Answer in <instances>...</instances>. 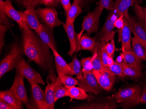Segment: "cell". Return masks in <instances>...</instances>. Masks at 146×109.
Here are the masks:
<instances>
[{
	"label": "cell",
	"mask_w": 146,
	"mask_h": 109,
	"mask_svg": "<svg viewBox=\"0 0 146 109\" xmlns=\"http://www.w3.org/2000/svg\"><path fill=\"white\" fill-rule=\"evenodd\" d=\"M21 30L24 54L49 74H54V64L50 52V49L42 41L36 31L30 28Z\"/></svg>",
	"instance_id": "cell-1"
},
{
	"label": "cell",
	"mask_w": 146,
	"mask_h": 109,
	"mask_svg": "<svg viewBox=\"0 0 146 109\" xmlns=\"http://www.w3.org/2000/svg\"><path fill=\"white\" fill-rule=\"evenodd\" d=\"M142 88L137 84L117 92L113 97L116 104L124 109L134 107L141 103Z\"/></svg>",
	"instance_id": "cell-2"
},
{
	"label": "cell",
	"mask_w": 146,
	"mask_h": 109,
	"mask_svg": "<svg viewBox=\"0 0 146 109\" xmlns=\"http://www.w3.org/2000/svg\"><path fill=\"white\" fill-rule=\"evenodd\" d=\"M24 53L23 46H20L16 40L12 43L9 52L0 63V78L15 68L19 60L23 57Z\"/></svg>",
	"instance_id": "cell-3"
},
{
	"label": "cell",
	"mask_w": 146,
	"mask_h": 109,
	"mask_svg": "<svg viewBox=\"0 0 146 109\" xmlns=\"http://www.w3.org/2000/svg\"><path fill=\"white\" fill-rule=\"evenodd\" d=\"M103 9L104 8L98 3L94 10L88 12L84 18L82 24V31L78 34V37L80 36L85 31H87V34L88 35L97 32L99 26V19Z\"/></svg>",
	"instance_id": "cell-4"
},
{
	"label": "cell",
	"mask_w": 146,
	"mask_h": 109,
	"mask_svg": "<svg viewBox=\"0 0 146 109\" xmlns=\"http://www.w3.org/2000/svg\"><path fill=\"white\" fill-rule=\"evenodd\" d=\"M36 10L39 21L51 30L53 31L55 27L62 24L58 18V12L53 7L38 8Z\"/></svg>",
	"instance_id": "cell-5"
},
{
	"label": "cell",
	"mask_w": 146,
	"mask_h": 109,
	"mask_svg": "<svg viewBox=\"0 0 146 109\" xmlns=\"http://www.w3.org/2000/svg\"><path fill=\"white\" fill-rule=\"evenodd\" d=\"M24 78L22 74L16 72L13 84L9 89V91L22 104L26 106L27 109H35V107L30 104L29 102L25 86Z\"/></svg>",
	"instance_id": "cell-6"
},
{
	"label": "cell",
	"mask_w": 146,
	"mask_h": 109,
	"mask_svg": "<svg viewBox=\"0 0 146 109\" xmlns=\"http://www.w3.org/2000/svg\"><path fill=\"white\" fill-rule=\"evenodd\" d=\"M118 18V15L115 13L114 10H111L102 29L96 36L98 42L108 43L114 38L115 33L114 31V23Z\"/></svg>",
	"instance_id": "cell-7"
},
{
	"label": "cell",
	"mask_w": 146,
	"mask_h": 109,
	"mask_svg": "<svg viewBox=\"0 0 146 109\" xmlns=\"http://www.w3.org/2000/svg\"><path fill=\"white\" fill-rule=\"evenodd\" d=\"M15 69L16 72L22 74L29 83L36 82L39 84L45 85L40 74L33 69L23 57L17 63Z\"/></svg>",
	"instance_id": "cell-8"
},
{
	"label": "cell",
	"mask_w": 146,
	"mask_h": 109,
	"mask_svg": "<svg viewBox=\"0 0 146 109\" xmlns=\"http://www.w3.org/2000/svg\"><path fill=\"white\" fill-rule=\"evenodd\" d=\"M119 107V106L116 104L113 97L112 96L72 106L71 109H116Z\"/></svg>",
	"instance_id": "cell-9"
},
{
	"label": "cell",
	"mask_w": 146,
	"mask_h": 109,
	"mask_svg": "<svg viewBox=\"0 0 146 109\" xmlns=\"http://www.w3.org/2000/svg\"><path fill=\"white\" fill-rule=\"evenodd\" d=\"M0 8H2L9 18L16 22L21 30L29 29L27 24L21 15L20 11L16 10L13 7L11 0H0Z\"/></svg>",
	"instance_id": "cell-10"
},
{
	"label": "cell",
	"mask_w": 146,
	"mask_h": 109,
	"mask_svg": "<svg viewBox=\"0 0 146 109\" xmlns=\"http://www.w3.org/2000/svg\"><path fill=\"white\" fill-rule=\"evenodd\" d=\"M79 81L78 86L82 88L87 93L98 95L102 91V88L93 73V71L83 75L82 79Z\"/></svg>",
	"instance_id": "cell-11"
},
{
	"label": "cell",
	"mask_w": 146,
	"mask_h": 109,
	"mask_svg": "<svg viewBox=\"0 0 146 109\" xmlns=\"http://www.w3.org/2000/svg\"><path fill=\"white\" fill-rule=\"evenodd\" d=\"M124 25L122 30L118 31V42H121L122 52L125 51H132V30L128 20L124 18Z\"/></svg>",
	"instance_id": "cell-12"
},
{
	"label": "cell",
	"mask_w": 146,
	"mask_h": 109,
	"mask_svg": "<svg viewBox=\"0 0 146 109\" xmlns=\"http://www.w3.org/2000/svg\"><path fill=\"white\" fill-rule=\"evenodd\" d=\"M29 84L36 109H48L45 91L41 88L36 82H30Z\"/></svg>",
	"instance_id": "cell-13"
},
{
	"label": "cell",
	"mask_w": 146,
	"mask_h": 109,
	"mask_svg": "<svg viewBox=\"0 0 146 109\" xmlns=\"http://www.w3.org/2000/svg\"><path fill=\"white\" fill-rule=\"evenodd\" d=\"M134 36L146 44V28L144 26L143 18L137 16H129L128 19Z\"/></svg>",
	"instance_id": "cell-14"
},
{
	"label": "cell",
	"mask_w": 146,
	"mask_h": 109,
	"mask_svg": "<svg viewBox=\"0 0 146 109\" xmlns=\"http://www.w3.org/2000/svg\"><path fill=\"white\" fill-rule=\"evenodd\" d=\"M52 80L50 83L47 80V86L45 88L46 100L48 105V109H54V92L56 87L62 84L59 78H56V75L54 74H49L47 76Z\"/></svg>",
	"instance_id": "cell-15"
},
{
	"label": "cell",
	"mask_w": 146,
	"mask_h": 109,
	"mask_svg": "<svg viewBox=\"0 0 146 109\" xmlns=\"http://www.w3.org/2000/svg\"><path fill=\"white\" fill-rule=\"evenodd\" d=\"M78 37V52L82 50H88L93 54L97 51L99 43L97 41L96 37H91L87 34H82Z\"/></svg>",
	"instance_id": "cell-16"
},
{
	"label": "cell",
	"mask_w": 146,
	"mask_h": 109,
	"mask_svg": "<svg viewBox=\"0 0 146 109\" xmlns=\"http://www.w3.org/2000/svg\"><path fill=\"white\" fill-rule=\"evenodd\" d=\"M36 33L38 35L42 41L52 51L57 50L53 31L46 26L42 23H41Z\"/></svg>",
	"instance_id": "cell-17"
},
{
	"label": "cell",
	"mask_w": 146,
	"mask_h": 109,
	"mask_svg": "<svg viewBox=\"0 0 146 109\" xmlns=\"http://www.w3.org/2000/svg\"><path fill=\"white\" fill-rule=\"evenodd\" d=\"M142 0H115L114 11L118 17L123 15L127 19L129 18V9L135 4H141Z\"/></svg>",
	"instance_id": "cell-18"
},
{
	"label": "cell",
	"mask_w": 146,
	"mask_h": 109,
	"mask_svg": "<svg viewBox=\"0 0 146 109\" xmlns=\"http://www.w3.org/2000/svg\"><path fill=\"white\" fill-rule=\"evenodd\" d=\"M36 10L34 7L29 6L24 11H20L29 27L35 31L37 30L41 24Z\"/></svg>",
	"instance_id": "cell-19"
},
{
	"label": "cell",
	"mask_w": 146,
	"mask_h": 109,
	"mask_svg": "<svg viewBox=\"0 0 146 109\" xmlns=\"http://www.w3.org/2000/svg\"><path fill=\"white\" fill-rule=\"evenodd\" d=\"M62 25L67 33L70 45V49L68 52V55L73 57L74 54L78 52V34L75 33L74 23L68 24L62 22Z\"/></svg>",
	"instance_id": "cell-20"
},
{
	"label": "cell",
	"mask_w": 146,
	"mask_h": 109,
	"mask_svg": "<svg viewBox=\"0 0 146 109\" xmlns=\"http://www.w3.org/2000/svg\"><path fill=\"white\" fill-rule=\"evenodd\" d=\"M16 5L21 8H27L29 6L36 7L39 5H44L48 7H54L59 2L56 0H12Z\"/></svg>",
	"instance_id": "cell-21"
},
{
	"label": "cell",
	"mask_w": 146,
	"mask_h": 109,
	"mask_svg": "<svg viewBox=\"0 0 146 109\" xmlns=\"http://www.w3.org/2000/svg\"><path fill=\"white\" fill-rule=\"evenodd\" d=\"M55 64L56 69L58 75H68L70 76L74 75V72L70 69L65 60L60 56L57 50L52 51Z\"/></svg>",
	"instance_id": "cell-22"
},
{
	"label": "cell",
	"mask_w": 146,
	"mask_h": 109,
	"mask_svg": "<svg viewBox=\"0 0 146 109\" xmlns=\"http://www.w3.org/2000/svg\"><path fill=\"white\" fill-rule=\"evenodd\" d=\"M93 73L103 89L106 91H110L112 89L116 80V76L107 75L100 71L94 70H93Z\"/></svg>",
	"instance_id": "cell-23"
},
{
	"label": "cell",
	"mask_w": 146,
	"mask_h": 109,
	"mask_svg": "<svg viewBox=\"0 0 146 109\" xmlns=\"http://www.w3.org/2000/svg\"><path fill=\"white\" fill-rule=\"evenodd\" d=\"M69 93L70 101L73 99L78 100H87L91 101L95 99L94 97L90 96L82 88L76 87V86L67 88Z\"/></svg>",
	"instance_id": "cell-24"
},
{
	"label": "cell",
	"mask_w": 146,
	"mask_h": 109,
	"mask_svg": "<svg viewBox=\"0 0 146 109\" xmlns=\"http://www.w3.org/2000/svg\"><path fill=\"white\" fill-rule=\"evenodd\" d=\"M82 7L78 0H74L71 7L66 14V23L68 24H73L78 15L82 13Z\"/></svg>",
	"instance_id": "cell-25"
},
{
	"label": "cell",
	"mask_w": 146,
	"mask_h": 109,
	"mask_svg": "<svg viewBox=\"0 0 146 109\" xmlns=\"http://www.w3.org/2000/svg\"><path fill=\"white\" fill-rule=\"evenodd\" d=\"M132 50L139 59L144 61L146 57V44L137 37L132 38Z\"/></svg>",
	"instance_id": "cell-26"
},
{
	"label": "cell",
	"mask_w": 146,
	"mask_h": 109,
	"mask_svg": "<svg viewBox=\"0 0 146 109\" xmlns=\"http://www.w3.org/2000/svg\"><path fill=\"white\" fill-rule=\"evenodd\" d=\"M0 100H3L9 104L14 107V109H22L23 108V104L15 97L9 89L1 91Z\"/></svg>",
	"instance_id": "cell-27"
},
{
	"label": "cell",
	"mask_w": 146,
	"mask_h": 109,
	"mask_svg": "<svg viewBox=\"0 0 146 109\" xmlns=\"http://www.w3.org/2000/svg\"><path fill=\"white\" fill-rule=\"evenodd\" d=\"M123 53V61L127 63L132 67L142 70L143 67L142 64V61L138 57L133 50L125 51Z\"/></svg>",
	"instance_id": "cell-28"
},
{
	"label": "cell",
	"mask_w": 146,
	"mask_h": 109,
	"mask_svg": "<svg viewBox=\"0 0 146 109\" xmlns=\"http://www.w3.org/2000/svg\"><path fill=\"white\" fill-rule=\"evenodd\" d=\"M123 72L125 77H129L134 79L141 78L143 76L141 70L132 67L125 62L121 63Z\"/></svg>",
	"instance_id": "cell-29"
},
{
	"label": "cell",
	"mask_w": 146,
	"mask_h": 109,
	"mask_svg": "<svg viewBox=\"0 0 146 109\" xmlns=\"http://www.w3.org/2000/svg\"><path fill=\"white\" fill-rule=\"evenodd\" d=\"M77 52L74 54L73 60L71 62L68 63V65L70 69L74 72L75 75H77V78L79 80H81L83 78L82 70V68L81 61L77 58Z\"/></svg>",
	"instance_id": "cell-30"
},
{
	"label": "cell",
	"mask_w": 146,
	"mask_h": 109,
	"mask_svg": "<svg viewBox=\"0 0 146 109\" xmlns=\"http://www.w3.org/2000/svg\"><path fill=\"white\" fill-rule=\"evenodd\" d=\"M97 55V51L92 56L87 57H82L81 63L83 74L85 75L93 71V63Z\"/></svg>",
	"instance_id": "cell-31"
},
{
	"label": "cell",
	"mask_w": 146,
	"mask_h": 109,
	"mask_svg": "<svg viewBox=\"0 0 146 109\" xmlns=\"http://www.w3.org/2000/svg\"><path fill=\"white\" fill-rule=\"evenodd\" d=\"M58 77L62 85L66 88L78 85L79 81L78 79L68 75H59Z\"/></svg>",
	"instance_id": "cell-32"
},
{
	"label": "cell",
	"mask_w": 146,
	"mask_h": 109,
	"mask_svg": "<svg viewBox=\"0 0 146 109\" xmlns=\"http://www.w3.org/2000/svg\"><path fill=\"white\" fill-rule=\"evenodd\" d=\"M70 97L69 93L67 88L62 84L56 87L54 92V101H56L64 97Z\"/></svg>",
	"instance_id": "cell-33"
},
{
	"label": "cell",
	"mask_w": 146,
	"mask_h": 109,
	"mask_svg": "<svg viewBox=\"0 0 146 109\" xmlns=\"http://www.w3.org/2000/svg\"><path fill=\"white\" fill-rule=\"evenodd\" d=\"M103 47L109 55V57H114L115 51L119 50V49H117L115 47L114 38L111 40L110 42L105 43Z\"/></svg>",
	"instance_id": "cell-34"
},
{
	"label": "cell",
	"mask_w": 146,
	"mask_h": 109,
	"mask_svg": "<svg viewBox=\"0 0 146 109\" xmlns=\"http://www.w3.org/2000/svg\"><path fill=\"white\" fill-rule=\"evenodd\" d=\"M111 70L119 78L123 79L125 78L123 72L121 63L115 62L114 64L109 67Z\"/></svg>",
	"instance_id": "cell-35"
},
{
	"label": "cell",
	"mask_w": 146,
	"mask_h": 109,
	"mask_svg": "<svg viewBox=\"0 0 146 109\" xmlns=\"http://www.w3.org/2000/svg\"><path fill=\"white\" fill-rule=\"evenodd\" d=\"M0 24L5 25L9 29H11L12 26V23L9 17L1 8H0Z\"/></svg>",
	"instance_id": "cell-36"
},
{
	"label": "cell",
	"mask_w": 146,
	"mask_h": 109,
	"mask_svg": "<svg viewBox=\"0 0 146 109\" xmlns=\"http://www.w3.org/2000/svg\"><path fill=\"white\" fill-rule=\"evenodd\" d=\"M104 67L100 52V51L98 49L97 55L93 63V70H96V71H100Z\"/></svg>",
	"instance_id": "cell-37"
},
{
	"label": "cell",
	"mask_w": 146,
	"mask_h": 109,
	"mask_svg": "<svg viewBox=\"0 0 146 109\" xmlns=\"http://www.w3.org/2000/svg\"><path fill=\"white\" fill-rule=\"evenodd\" d=\"M8 27L3 24H0V53H2V50L5 44V33L8 31Z\"/></svg>",
	"instance_id": "cell-38"
},
{
	"label": "cell",
	"mask_w": 146,
	"mask_h": 109,
	"mask_svg": "<svg viewBox=\"0 0 146 109\" xmlns=\"http://www.w3.org/2000/svg\"><path fill=\"white\" fill-rule=\"evenodd\" d=\"M99 3L104 8L110 11L114 10V2L113 0H99Z\"/></svg>",
	"instance_id": "cell-39"
},
{
	"label": "cell",
	"mask_w": 146,
	"mask_h": 109,
	"mask_svg": "<svg viewBox=\"0 0 146 109\" xmlns=\"http://www.w3.org/2000/svg\"><path fill=\"white\" fill-rule=\"evenodd\" d=\"M141 103L142 104H146V71L145 72L143 78Z\"/></svg>",
	"instance_id": "cell-40"
},
{
	"label": "cell",
	"mask_w": 146,
	"mask_h": 109,
	"mask_svg": "<svg viewBox=\"0 0 146 109\" xmlns=\"http://www.w3.org/2000/svg\"><path fill=\"white\" fill-rule=\"evenodd\" d=\"M123 15H121L118 17L114 23L115 27L118 29V31L122 30L124 25Z\"/></svg>",
	"instance_id": "cell-41"
},
{
	"label": "cell",
	"mask_w": 146,
	"mask_h": 109,
	"mask_svg": "<svg viewBox=\"0 0 146 109\" xmlns=\"http://www.w3.org/2000/svg\"><path fill=\"white\" fill-rule=\"evenodd\" d=\"M60 1L64 10L66 14L67 13L71 7L70 0H60Z\"/></svg>",
	"instance_id": "cell-42"
},
{
	"label": "cell",
	"mask_w": 146,
	"mask_h": 109,
	"mask_svg": "<svg viewBox=\"0 0 146 109\" xmlns=\"http://www.w3.org/2000/svg\"><path fill=\"white\" fill-rule=\"evenodd\" d=\"M0 109H14V108L6 102L4 101L3 100H0Z\"/></svg>",
	"instance_id": "cell-43"
},
{
	"label": "cell",
	"mask_w": 146,
	"mask_h": 109,
	"mask_svg": "<svg viewBox=\"0 0 146 109\" xmlns=\"http://www.w3.org/2000/svg\"><path fill=\"white\" fill-rule=\"evenodd\" d=\"M123 61V53L122 52L116 58V62L118 63H122Z\"/></svg>",
	"instance_id": "cell-44"
},
{
	"label": "cell",
	"mask_w": 146,
	"mask_h": 109,
	"mask_svg": "<svg viewBox=\"0 0 146 109\" xmlns=\"http://www.w3.org/2000/svg\"><path fill=\"white\" fill-rule=\"evenodd\" d=\"M115 62L113 60V57H109L108 59V67H110L112 66L114 64Z\"/></svg>",
	"instance_id": "cell-45"
},
{
	"label": "cell",
	"mask_w": 146,
	"mask_h": 109,
	"mask_svg": "<svg viewBox=\"0 0 146 109\" xmlns=\"http://www.w3.org/2000/svg\"><path fill=\"white\" fill-rule=\"evenodd\" d=\"M78 1L80 5H81L82 7H84L89 1V0H78Z\"/></svg>",
	"instance_id": "cell-46"
},
{
	"label": "cell",
	"mask_w": 146,
	"mask_h": 109,
	"mask_svg": "<svg viewBox=\"0 0 146 109\" xmlns=\"http://www.w3.org/2000/svg\"><path fill=\"white\" fill-rule=\"evenodd\" d=\"M143 22H144V26L146 28V9L145 8H143Z\"/></svg>",
	"instance_id": "cell-47"
},
{
	"label": "cell",
	"mask_w": 146,
	"mask_h": 109,
	"mask_svg": "<svg viewBox=\"0 0 146 109\" xmlns=\"http://www.w3.org/2000/svg\"><path fill=\"white\" fill-rule=\"evenodd\" d=\"M144 61H146V57H145V58H144Z\"/></svg>",
	"instance_id": "cell-48"
},
{
	"label": "cell",
	"mask_w": 146,
	"mask_h": 109,
	"mask_svg": "<svg viewBox=\"0 0 146 109\" xmlns=\"http://www.w3.org/2000/svg\"><path fill=\"white\" fill-rule=\"evenodd\" d=\"M56 1H58V2H60V0H56Z\"/></svg>",
	"instance_id": "cell-49"
},
{
	"label": "cell",
	"mask_w": 146,
	"mask_h": 109,
	"mask_svg": "<svg viewBox=\"0 0 146 109\" xmlns=\"http://www.w3.org/2000/svg\"><path fill=\"white\" fill-rule=\"evenodd\" d=\"M145 9H146V7H145Z\"/></svg>",
	"instance_id": "cell-50"
}]
</instances>
